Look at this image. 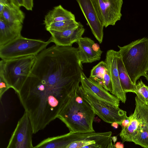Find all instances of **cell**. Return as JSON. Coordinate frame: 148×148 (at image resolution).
<instances>
[{"instance_id": "1", "label": "cell", "mask_w": 148, "mask_h": 148, "mask_svg": "<svg viewBox=\"0 0 148 148\" xmlns=\"http://www.w3.org/2000/svg\"><path fill=\"white\" fill-rule=\"evenodd\" d=\"M83 68L78 49L54 45L36 56L17 94L35 134L58 118L68 95L80 83Z\"/></svg>"}, {"instance_id": "2", "label": "cell", "mask_w": 148, "mask_h": 148, "mask_svg": "<svg viewBox=\"0 0 148 148\" xmlns=\"http://www.w3.org/2000/svg\"><path fill=\"white\" fill-rule=\"evenodd\" d=\"M80 83L75 85L68 95L57 118L65 124L70 132H95L93 122L96 114L84 99Z\"/></svg>"}, {"instance_id": "3", "label": "cell", "mask_w": 148, "mask_h": 148, "mask_svg": "<svg viewBox=\"0 0 148 148\" xmlns=\"http://www.w3.org/2000/svg\"><path fill=\"white\" fill-rule=\"evenodd\" d=\"M119 51L130 78L134 84L148 71V38L144 37L120 47Z\"/></svg>"}, {"instance_id": "4", "label": "cell", "mask_w": 148, "mask_h": 148, "mask_svg": "<svg viewBox=\"0 0 148 148\" xmlns=\"http://www.w3.org/2000/svg\"><path fill=\"white\" fill-rule=\"evenodd\" d=\"M31 56L0 61V73L10 88L18 93L28 76L36 59Z\"/></svg>"}, {"instance_id": "5", "label": "cell", "mask_w": 148, "mask_h": 148, "mask_svg": "<svg viewBox=\"0 0 148 148\" xmlns=\"http://www.w3.org/2000/svg\"><path fill=\"white\" fill-rule=\"evenodd\" d=\"M51 42L26 38L21 35L11 42L0 47V58L7 60L25 56H36Z\"/></svg>"}, {"instance_id": "6", "label": "cell", "mask_w": 148, "mask_h": 148, "mask_svg": "<svg viewBox=\"0 0 148 148\" xmlns=\"http://www.w3.org/2000/svg\"><path fill=\"white\" fill-rule=\"evenodd\" d=\"M80 87L84 99L91 107L96 114L104 121L110 123L116 122L121 125L123 120L127 117L126 111L99 99L81 85Z\"/></svg>"}, {"instance_id": "7", "label": "cell", "mask_w": 148, "mask_h": 148, "mask_svg": "<svg viewBox=\"0 0 148 148\" xmlns=\"http://www.w3.org/2000/svg\"><path fill=\"white\" fill-rule=\"evenodd\" d=\"M98 18L104 27L114 25L122 14V0H91Z\"/></svg>"}, {"instance_id": "8", "label": "cell", "mask_w": 148, "mask_h": 148, "mask_svg": "<svg viewBox=\"0 0 148 148\" xmlns=\"http://www.w3.org/2000/svg\"><path fill=\"white\" fill-rule=\"evenodd\" d=\"M33 134L30 121L25 112L18 121L6 148H33Z\"/></svg>"}, {"instance_id": "9", "label": "cell", "mask_w": 148, "mask_h": 148, "mask_svg": "<svg viewBox=\"0 0 148 148\" xmlns=\"http://www.w3.org/2000/svg\"><path fill=\"white\" fill-rule=\"evenodd\" d=\"M91 31L99 43L103 41V25L99 20L91 0H77Z\"/></svg>"}, {"instance_id": "10", "label": "cell", "mask_w": 148, "mask_h": 148, "mask_svg": "<svg viewBox=\"0 0 148 148\" xmlns=\"http://www.w3.org/2000/svg\"><path fill=\"white\" fill-rule=\"evenodd\" d=\"M112 81V94L125 103L126 100V93L121 85L117 68L116 51L113 49L108 50L106 53L105 61Z\"/></svg>"}, {"instance_id": "11", "label": "cell", "mask_w": 148, "mask_h": 148, "mask_svg": "<svg viewBox=\"0 0 148 148\" xmlns=\"http://www.w3.org/2000/svg\"><path fill=\"white\" fill-rule=\"evenodd\" d=\"M85 29L80 22L77 27L63 32L50 31L49 38L51 42L59 46H72L73 44L77 42L82 37Z\"/></svg>"}, {"instance_id": "12", "label": "cell", "mask_w": 148, "mask_h": 148, "mask_svg": "<svg viewBox=\"0 0 148 148\" xmlns=\"http://www.w3.org/2000/svg\"><path fill=\"white\" fill-rule=\"evenodd\" d=\"M95 132L75 133L70 132L64 135L47 138L33 148H66L71 143L89 136Z\"/></svg>"}, {"instance_id": "13", "label": "cell", "mask_w": 148, "mask_h": 148, "mask_svg": "<svg viewBox=\"0 0 148 148\" xmlns=\"http://www.w3.org/2000/svg\"><path fill=\"white\" fill-rule=\"evenodd\" d=\"M112 134L111 131L95 132L89 136L71 143L66 148H106Z\"/></svg>"}, {"instance_id": "14", "label": "cell", "mask_w": 148, "mask_h": 148, "mask_svg": "<svg viewBox=\"0 0 148 148\" xmlns=\"http://www.w3.org/2000/svg\"><path fill=\"white\" fill-rule=\"evenodd\" d=\"M81 85L89 90L97 97L106 102L119 107L120 100L97 83L87 77L82 71L81 73Z\"/></svg>"}, {"instance_id": "15", "label": "cell", "mask_w": 148, "mask_h": 148, "mask_svg": "<svg viewBox=\"0 0 148 148\" xmlns=\"http://www.w3.org/2000/svg\"><path fill=\"white\" fill-rule=\"evenodd\" d=\"M77 42L79 56L82 64L91 63L101 59L102 54L94 50L92 45L95 42L92 39L82 37Z\"/></svg>"}, {"instance_id": "16", "label": "cell", "mask_w": 148, "mask_h": 148, "mask_svg": "<svg viewBox=\"0 0 148 148\" xmlns=\"http://www.w3.org/2000/svg\"><path fill=\"white\" fill-rule=\"evenodd\" d=\"M22 28L21 23H8L0 18V47L21 36Z\"/></svg>"}, {"instance_id": "17", "label": "cell", "mask_w": 148, "mask_h": 148, "mask_svg": "<svg viewBox=\"0 0 148 148\" xmlns=\"http://www.w3.org/2000/svg\"><path fill=\"white\" fill-rule=\"evenodd\" d=\"M5 3L4 8L0 12V18L8 23L23 24L25 17L24 12L12 0H5Z\"/></svg>"}, {"instance_id": "18", "label": "cell", "mask_w": 148, "mask_h": 148, "mask_svg": "<svg viewBox=\"0 0 148 148\" xmlns=\"http://www.w3.org/2000/svg\"><path fill=\"white\" fill-rule=\"evenodd\" d=\"M69 20H75V15L60 5L48 12L45 16L43 24L46 27L53 23Z\"/></svg>"}, {"instance_id": "19", "label": "cell", "mask_w": 148, "mask_h": 148, "mask_svg": "<svg viewBox=\"0 0 148 148\" xmlns=\"http://www.w3.org/2000/svg\"><path fill=\"white\" fill-rule=\"evenodd\" d=\"M130 116L131 121L127 127H122L120 134L123 143L125 142H133L142 125V123L137 116L135 111Z\"/></svg>"}, {"instance_id": "20", "label": "cell", "mask_w": 148, "mask_h": 148, "mask_svg": "<svg viewBox=\"0 0 148 148\" xmlns=\"http://www.w3.org/2000/svg\"><path fill=\"white\" fill-rule=\"evenodd\" d=\"M117 68L120 83L123 91L125 92H134L135 85L131 80L122 61L119 51H116Z\"/></svg>"}, {"instance_id": "21", "label": "cell", "mask_w": 148, "mask_h": 148, "mask_svg": "<svg viewBox=\"0 0 148 148\" xmlns=\"http://www.w3.org/2000/svg\"><path fill=\"white\" fill-rule=\"evenodd\" d=\"M79 23L75 20H69L53 23L45 27V28L48 32H61L77 27Z\"/></svg>"}, {"instance_id": "22", "label": "cell", "mask_w": 148, "mask_h": 148, "mask_svg": "<svg viewBox=\"0 0 148 148\" xmlns=\"http://www.w3.org/2000/svg\"><path fill=\"white\" fill-rule=\"evenodd\" d=\"M107 69V65L105 62L101 61L92 68L89 78L104 88L103 80Z\"/></svg>"}, {"instance_id": "23", "label": "cell", "mask_w": 148, "mask_h": 148, "mask_svg": "<svg viewBox=\"0 0 148 148\" xmlns=\"http://www.w3.org/2000/svg\"><path fill=\"white\" fill-rule=\"evenodd\" d=\"M135 101L134 111L142 123L148 127V106L141 101L137 96L135 97Z\"/></svg>"}, {"instance_id": "24", "label": "cell", "mask_w": 148, "mask_h": 148, "mask_svg": "<svg viewBox=\"0 0 148 148\" xmlns=\"http://www.w3.org/2000/svg\"><path fill=\"white\" fill-rule=\"evenodd\" d=\"M133 93L136 95L141 101L148 106V86L145 85L141 79L136 83Z\"/></svg>"}, {"instance_id": "25", "label": "cell", "mask_w": 148, "mask_h": 148, "mask_svg": "<svg viewBox=\"0 0 148 148\" xmlns=\"http://www.w3.org/2000/svg\"><path fill=\"white\" fill-rule=\"evenodd\" d=\"M133 142L144 148H148V127L142 123V127Z\"/></svg>"}, {"instance_id": "26", "label": "cell", "mask_w": 148, "mask_h": 148, "mask_svg": "<svg viewBox=\"0 0 148 148\" xmlns=\"http://www.w3.org/2000/svg\"><path fill=\"white\" fill-rule=\"evenodd\" d=\"M13 3L20 8L22 6L28 10H32L34 6L33 0H12Z\"/></svg>"}, {"instance_id": "27", "label": "cell", "mask_w": 148, "mask_h": 148, "mask_svg": "<svg viewBox=\"0 0 148 148\" xmlns=\"http://www.w3.org/2000/svg\"><path fill=\"white\" fill-rule=\"evenodd\" d=\"M104 88L108 91L111 93L112 91V85L111 79L107 69L105 70L103 80Z\"/></svg>"}, {"instance_id": "28", "label": "cell", "mask_w": 148, "mask_h": 148, "mask_svg": "<svg viewBox=\"0 0 148 148\" xmlns=\"http://www.w3.org/2000/svg\"><path fill=\"white\" fill-rule=\"evenodd\" d=\"M0 98L1 99L4 93L10 88L3 75L0 73Z\"/></svg>"}, {"instance_id": "29", "label": "cell", "mask_w": 148, "mask_h": 148, "mask_svg": "<svg viewBox=\"0 0 148 148\" xmlns=\"http://www.w3.org/2000/svg\"><path fill=\"white\" fill-rule=\"evenodd\" d=\"M131 121V118L130 116L127 117L123 120L122 121L120 125L122 127H126L129 124Z\"/></svg>"}, {"instance_id": "30", "label": "cell", "mask_w": 148, "mask_h": 148, "mask_svg": "<svg viewBox=\"0 0 148 148\" xmlns=\"http://www.w3.org/2000/svg\"><path fill=\"white\" fill-rule=\"evenodd\" d=\"M116 148H124L123 144L120 142H118L114 145Z\"/></svg>"}, {"instance_id": "31", "label": "cell", "mask_w": 148, "mask_h": 148, "mask_svg": "<svg viewBox=\"0 0 148 148\" xmlns=\"http://www.w3.org/2000/svg\"><path fill=\"white\" fill-rule=\"evenodd\" d=\"M106 148H116L112 142L111 137L110 138V142Z\"/></svg>"}, {"instance_id": "32", "label": "cell", "mask_w": 148, "mask_h": 148, "mask_svg": "<svg viewBox=\"0 0 148 148\" xmlns=\"http://www.w3.org/2000/svg\"><path fill=\"white\" fill-rule=\"evenodd\" d=\"M119 124L116 122H114L111 123V126L115 129H117L118 128Z\"/></svg>"}, {"instance_id": "33", "label": "cell", "mask_w": 148, "mask_h": 148, "mask_svg": "<svg viewBox=\"0 0 148 148\" xmlns=\"http://www.w3.org/2000/svg\"><path fill=\"white\" fill-rule=\"evenodd\" d=\"M111 138L112 139V141L114 143V144L117 141V137L116 136H113L112 137H111Z\"/></svg>"}, {"instance_id": "34", "label": "cell", "mask_w": 148, "mask_h": 148, "mask_svg": "<svg viewBox=\"0 0 148 148\" xmlns=\"http://www.w3.org/2000/svg\"><path fill=\"white\" fill-rule=\"evenodd\" d=\"M145 77L146 79L147 80V81L148 82V71L146 74Z\"/></svg>"}]
</instances>
